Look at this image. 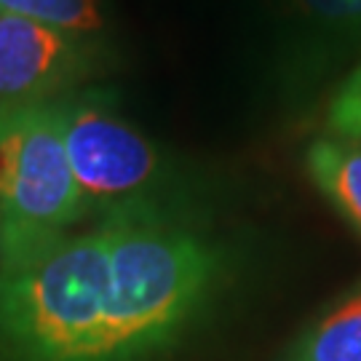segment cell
Segmentation results:
<instances>
[{"instance_id":"obj_1","label":"cell","mask_w":361,"mask_h":361,"mask_svg":"<svg viewBox=\"0 0 361 361\" xmlns=\"http://www.w3.org/2000/svg\"><path fill=\"white\" fill-rule=\"evenodd\" d=\"M107 361H134L169 343L198 308L217 257L198 235L137 204L110 209Z\"/></svg>"},{"instance_id":"obj_2","label":"cell","mask_w":361,"mask_h":361,"mask_svg":"<svg viewBox=\"0 0 361 361\" xmlns=\"http://www.w3.org/2000/svg\"><path fill=\"white\" fill-rule=\"evenodd\" d=\"M110 238L99 222L0 271V340L16 361H107Z\"/></svg>"},{"instance_id":"obj_3","label":"cell","mask_w":361,"mask_h":361,"mask_svg":"<svg viewBox=\"0 0 361 361\" xmlns=\"http://www.w3.org/2000/svg\"><path fill=\"white\" fill-rule=\"evenodd\" d=\"M83 212L56 102L0 116V271L38 259Z\"/></svg>"},{"instance_id":"obj_4","label":"cell","mask_w":361,"mask_h":361,"mask_svg":"<svg viewBox=\"0 0 361 361\" xmlns=\"http://www.w3.org/2000/svg\"><path fill=\"white\" fill-rule=\"evenodd\" d=\"M62 140L83 204H137L155 180L158 155L137 129L94 102H56Z\"/></svg>"},{"instance_id":"obj_5","label":"cell","mask_w":361,"mask_h":361,"mask_svg":"<svg viewBox=\"0 0 361 361\" xmlns=\"http://www.w3.org/2000/svg\"><path fill=\"white\" fill-rule=\"evenodd\" d=\"M86 35L0 16V116L54 104L86 67Z\"/></svg>"},{"instance_id":"obj_6","label":"cell","mask_w":361,"mask_h":361,"mask_svg":"<svg viewBox=\"0 0 361 361\" xmlns=\"http://www.w3.org/2000/svg\"><path fill=\"white\" fill-rule=\"evenodd\" d=\"M313 185L361 233V145L348 140H316L305 153Z\"/></svg>"},{"instance_id":"obj_7","label":"cell","mask_w":361,"mask_h":361,"mask_svg":"<svg viewBox=\"0 0 361 361\" xmlns=\"http://www.w3.org/2000/svg\"><path fill=\"white\" fill-rule=\"evenodd\" d=\"M289 361H361V289L313 324Z\"/></svg>"},{"instance_id":"obj_8","label":"cell","mask_w":361,"mask_h":361,"mask_svg":"<svg viewBox=\"0 0 361 361\" xmlns=\"http://www.w3.org/2000/svg\"><path fill=\"white\" fill-rule=\"evenodd\" d=\"M0 16H22L75 35H91L102 27L97 0H0Z\"/></svg>"},{"instance_id":"obj_9","label":"cell","mask_w":361,"mask_h":361,"mask_svg":"<svg viewBox=\"0 0 361 361\" xmlns=\"http://www.w3.org/2000/svg\"><path fill=\"white\" fill-rule=\"evenodd\" d=\"M295 6L337 38L361 40V0H295Z\"/></svg>"},{"instance_id":"obj_10","label":"cell","mask_w":361,"mask_h":361,"mask_svg":"<svg viewBox=\"0 0 361 361\" xmlns=\"http://www.w3.org/2000/svg\"><path fill=\"white\" fill-rule=\"evenodd\" d=\"M326 123L337 140L361 145V65L345 78L329 102Z\"/></svg>"}]
</instances>
